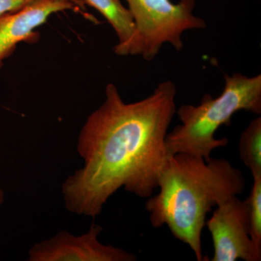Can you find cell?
Returning <instances> with one entry per match:
<instances>
[{
    "label": "cell",
    "mask_w": 261,
    "mask_h": 261,
    "mask_svg": "<svg viewBox=\"0 0 261 261\" xmlns=\"http://www.w3.org/2000/svg\"><path fill=\"white\" fill-rule=\"evenodd\" d=\"M102 226L92 224L87 232L74 236L63 230L49 240L35 244L29 251V261H135L137 257L98 240Z\"/></svg>",
    "instance_id": "8992f818"
},
{
    "label": "cell",
    "mask_w": 261,
    "mask_h": 261,
    "mask_svg": "<svg viewBox=\"0 0 261 261\" xmlns=\"http://www.w3.org/2000/svg\"><path fill=\"white\" fill-rule=\"evenodd\" d=\"M97 10L111 24L118 37V43L114 47L118 56H128L135 27L133 18L128 8H125L121 0H83Z\"/></svg>",
    "instance_id": "ba28073f"
},
{
    "label": "cell",
    "mask_w": 261,
    "mask_h": 261,
    "mask_svg": "<svg viewBox=\"0 0 261 261\" xmlns=\"http://www.w3.org/2000/svg\"><path fill=\"white\" fill-rule=\"evenodd\" d=\"M205 226L214 243L211 260H261V248L250 237L248 206L238 197L218 205Z\"/></svg>",
    "instance_id": "5b68a950"
},
{
    "label": "cell",
    "mask_w": 261,
    "mask_h": 261,
    "mask_svg": "<svg viewBox=\"0 0 261 261\" xmlns=\"http://www.w3.org/2000/svg\"><path fill=\"white\" fill-rule=\"evenodd\" d=\"M134 22L135 34L128 56L153 60L163 44L168 43L176 50L184 47V33L205 29L203 19L194 15L195 0H125Z\"/></svg>",
    "instance_id": "277c9868"
},
{
    "label": "cell",
    "mask_w": 261,
    "mask_h": 261,
    "mask_svg": "<svg viewBox=\"0 0 261 261\" xmlns=\"http://www.w3.org/2000/svg\"><path fill=\"white\" fill-rule=\"evenodd\" d=\"M246 202L249 208L250 237L261 248V175L253 176V185Z\"/></svg>",
    "instance_id": "30bf717a"
},
{
    "label": "cell",
    "mask_w": 261,
    "mask_h": 261,
    "mask_svg": "<svg viewBox=\"0 0 261 261\" xmlns=\"http://www.w3.org/2000/svg\"><path fill=\"white\" fill-rule=\"evenodd\" d=\"M5 200V193L3 190L0 189V205L3 203Z\"/></svg>",
    "instance_id": "7c38bea8"
},
{
    "label": "cell",
    "mask_w": 261,
    "mask_h": 261,
    "mask_svg": "<svg viewBox=\"0 0 261 261\" xmlns=\"http://www.w3.org/2000/svg\"><path fill=\"white\" fill-rule=\"evenodd\" d=\"M34 0H0V15L20 9Z\"/></svg>",
    "instance_id": "8fae6325"
},
{
    "label": "cell",
    "mask_w": 261,
    "mask_h": 261,
    "mask_svg": "<svg viewBox=\"0 0 261 261\" xmlns=\"http://www.w3.org/2000/svg\"><path fill=\"white\" fill-rule=\"evenodd\" d=\"M83 0H34L20 9L0 15V68L20 42L36 43L40 35L35 32L51 15L73 10L84 15Z\"/></svg>",
    "instance_id": "52a82bcc"
},
{
    "label": "cell",
    "mask_w": 261,
    "mask_h": 261,
    "mask_svg": "<svg viewBox=\"0 0 261 261\" xmlns=\"http://www.w3.org/2000/svg\"><path fill=\"white\" fill-rule=\"evenodd\" d=\"M224 89L219 97L206 94L200 105H184L176 109L181 121L166 139L169 155L190 154L210 161L214 149L226 147L228 139H216L220 127L231 125L239 111L261 113V75L248 77L240 73L225 75Z\"/></svg>",
    "instance_id": "3957f363"
},
{
    "label": "cell",
    "mask_w": 261,
    "mask_h": 261,
    "mask_svg": "<svg viewBox=\"0 0 261 261\" xmlns=\"http://www.w3.org/2000/svg\"><path fill=\"white\" fill-rule=\"evenodd\" d=\"M160 192L146 202L154 228L166 225L175 238L187 244L197 260H204L202 232L207 215L243 193V173L224 159L178 153L168 158L159 181Z\"/></svg>",
    "instance_id": "7a4b0ae2"
},
{
    "label": "cell",
    "mask_w": 261,
    "mask_h": 261,
    "mask_svg": "<svg viewBox=\"0 0 261 261\" xmlns=\"http://www.w3.org/2000/svg\"><path fill=\"white\" fill-rule=\"evenodd\" d=\"M241 161L252 177L261 175V118H255L243 130L239 143Z\"/></svg>",
    "instance_id": "9c48e42d"
},
{
    "label": "cell",
    "mask_w": 261,
    "mask_h": 261,
    "mask_svg": "<svg viewBox=\"0 0 261 261\" xmlns=\"http://www.w3.org/2000/svg\"><path fill=\"white\" fill-rule=\"evenodd\" d=\"M176 85L168 80L145 99L126 103L116 85L106 86L104 102L79 137L84 166L62 185L70 212L95 218L121 187L143 198L152 195L170 157L166 139L176 113Z\"/></svg>",
    "instance_id": "6da1fadb"
}]
</instances>
